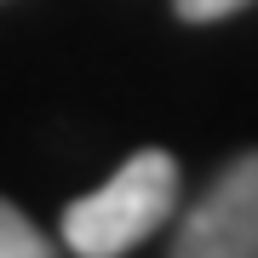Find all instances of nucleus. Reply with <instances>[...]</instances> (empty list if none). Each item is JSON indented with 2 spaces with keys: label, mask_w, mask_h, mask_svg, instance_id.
Listing matches in <instances>:
<instances>
[{
  "label": "nucleus",
  "mask_w": 258,
  "mask_h": 258,
  "mask_svg": "<svg viewBox=\"0 0 258 258\" xmlns=\"http://www.w3.org/2000/svg\"><path fill=\"white\" fill-rule=\"evenodd\" d=\"M172 201L178 161L166 149H138L103 189L63 207V241L75 258H120L172 218Z\"/></svg>",
  "instance_id": "obj_1"
},
{
  "label": "nucleus",
  "mask_w": 258,
  "mask_h": 258,
  "mask_svg": "<svg viewBox=\"0 0 258 258\" xmlns=\"http://www.w3.org/2000/svg\"><path fill=\"white\" fill-rule=\"evenodd\" d=\"M172 258H258V155H241L178 224Z\"/></svg>",
  "instance_id": "obj_2"
},
{
  "label": "nucleus",
  "mask_w": 258,
  "mask_h": 258,
  "mask_svg": "<svg viewBox=\"0 0 258 258\" xmlns=\"http://www.w3.org/2000/svg\"><path fill=\"white\" fill-rule=\"evenodd\" d=\"M0 258H57L52 241L40 235L12 201H0Z\"/></svg>",
  "instance_id": "obj_3"
},
{
  "label": "nucleus",
  "mask_w": 258,
  "mask_h": 258,
  "mask_svg": "<svg viewBox=\"0 0 258 258\" xmlns=\"http://www.w3.org/2000/svg\"><path fill=\"white\" fill-rule=\"evenodd\" d=\"M252 6V0H178V18L189 23H212V18H230V12Z\"/></svg>",
  "instance_id": "obj_4"
}]
</instances>
